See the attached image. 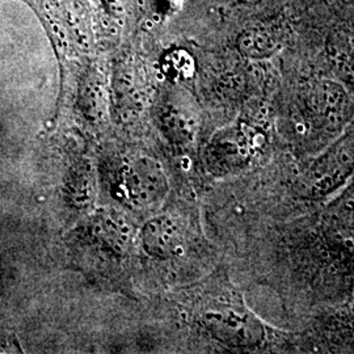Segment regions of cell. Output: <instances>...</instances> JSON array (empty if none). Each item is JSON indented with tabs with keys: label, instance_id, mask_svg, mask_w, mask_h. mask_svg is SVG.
I'll list each match as a JSON object with an SVG mask.
<instances>
[{
	"label": "cell",
	"instance_id": "8992f818",
	"mask_svg": "<svg viewBox=\"0 0 354 354\" xmlns=\"http://www.w3.org/2000/svg\"><path fill=\"white\" fill-rule=\"evenodd\" d=\"M346 314H348L349 320L354 324V299L351 304H348V307H346Z\"/></svg>",
	"mask_w": 354,
	"mask_h": 354
},
{
	"label": "cell",
	"instance_id": "5b68a950",
	"mask_svg": "<svg viewBox=\"0 0 354 354\" xmlns=\"http://www.w3.org/2000/svg\"><path fill=\"white\" fill-rule=\"evenodd\" d=\"M178 239L176 225L169 218L160 216L150 221L143 230V243L149 252L155 256H169Z\"/></svg>",
	"mask_w": 354,
	"mask_h": 354
},
{
	"label": "cell",
	"instance_id": "7a4b0ae2",
	"mask_svg": "<svg viewBox=\"0 0 354 354\" xmlns=\"http://www.w3.org/2000/svg\"><path fill=\"white\" fill-rule=\"evenodd\" d=\"M205 323L215 336L235 346H257L266 340L261 320L241 306H226L205 315Z\"/></svg>",
	"mask_w": 354,
	"mask_h": 354
},
{
	"label": "cell",
	"instance_id": "6da1fadb",
	"mask_svg": "<svg viewBox=\"0 0 354 354\" xmlns=\"http://www.w3.org/2000/svg\"><path fill=\"white\" fill-rule=\"evenodd\" d=\"M354 177V124L317 153L302 171L298 190L304 200L328 198Z\"/></svg>",
	"mask_w": 354,
	"mask_h": 354
},
{
	"label": "cell",
	"instance_id": "277c9868",
	"mask_svg": "<svg viewBox=\"0 0 354 354\" xmlns=\"http://www.w3.org/2000/svg\"><path fill=\"white\" fill-rule=\"evenodd\" d=\"M326 206V226L335 241L354 245V180L330 196Z\"/></svg>",
	"mask_w": 354,
	"mask_h": 354
},
{
	"label": "cell",
	"instance_id": "3957f363",
	"mask_svg": "<svg viewBox=\"0 0 354 354\" xmlns=\"http://www.w3.org/2000/svg\"><path fill=\"white\" fill-rule=\"evenodd\" d=\"M310 106L315 125L328 137L340 136L352 117V105L348 95L339 84L332 82L317 84L311 95Z\"/></svg>",
	"mask_w": 354,
	"mask_h": 354
}]
</instances>
